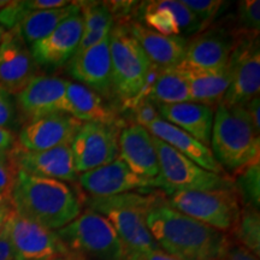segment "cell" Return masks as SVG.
<instances>
[{
	"label": "cell",
	"instance_id": "33",
	"mask_svg": "<svg viewBox=\"0 0 260 260\" xmlns=\"http://www.w3.org/2000/svg\"><path fill=\"white\" fill-rule=\"evenodd\" d=\"M181 3L193 14L205 29L218 15L224 2L219 0H181Z\"/></svg>",
	"mask_w": 260,
	"mask_h": 260
},
{
	"label": "cell",
	"instance_id": "45",
	"mask_svg": "<svg viewBox=\"0 0 260 260\" xmlns=\"http://www.w3.org/2000/svg\"><path fill=\"white\" fill-rule=\"evenodd\" d=\"M10 2H8V0H0V10H2L3 8H5L6 5L9 4Z\"/></svg>",
	"mask_w": 260,
	"mask_h": 260
},
{
	"label": "cell",
	"instance_id": "39",
	"mask_svg": "<svg viewBox=\"0 0 260 260\" xmlns=\"http://www.w3.org/2000/svg\"><path fill=\"white\" fill-rule=\"evenodd\" d=\"M125 260H178L161 249L146 252H125Z\"/></svg>",
	"mask_w": 260,
	"mask_h": 260
},
{
	"label": "cell",
	"instance_id": "42",
	"mask_svg": "<svg viewBox=\"0 0 260 260\" xmlns=\"http://www.w3.org/2000/svg\"><path fill=\"white\" fill-rule=\"evenodd\" d=\"M15 136L9 129L0 128V154H9L14 149Z\"/></svg>",
	"mask_w": 260,
	"mask_h": 260
},
{
	"label": "cell",
	"instance_id": "8",
	"mask_svg": "<svg viewBox=\"0 0 260 260\" xmlns=\"http://www.w3.org/2000/svg\"><path fill=\"white\" fill-rule=\"evenodd\" d=\"M153 142L158 155L159 184L168 197L176 191L210 190L234 187V182L230 178L200 168L154 136Z\"/></svg>",
	"mask_w": 260,
	"mask_h": 260
},
{
	"label": "cell",
	"instance_id": "41",
	"mask_svg": "<svg viewBox=\"0 0 260 260\" xmlns=\"http://www.w3.org/2000/svg\"><path fill=\"white\" fill-rule=\"evenodd\" d=\"M246 110L248 112L249 118L254 125L255 130L260 133V117H259V111H260V98L255 96L253 98L252 100H249L248 103L246 104Z\"/></svg>",
	"mask_w": 260,
	"mask_h": 260
},
{
	"label": "cell",
	"instance_id": "14",
	"mask_svg": "<svg viewBox=\"0 0 260 260\" xmlns=\"http://www.w3.org/2000/svg\"><path fill=\"white\" fill-rule=\"evenodd\" d=\"M83 34V18L81 12L64 19L42 40L30 46L35 63L44 67L58 68L69 63L76 54Z\"/></svg>",
	"mask_w": 260,
	"mask_h": 260
},
{
	"label": "cell",
	"instance_id": "27",
	"mask_svg": "<svg viewBox=\"0 0 260 260\" xmlns=\"http://www.w3.org/2000/svg\"><path fill=\"white\" fill-rule=\"evenodd\" d=\"M147 99L157 105L191 102L189 84L178 65L159 68L153 83L148 90Z\"/></svg>",
	"mask_w": 260,
	"mask_h": 260
},
{
	"label": "cell",
	"instance_id": "1",
	"mask_svg": "<svg viewBox=\"0 0 260 260\" xmlns=\"http://www.w3.org/2000/svg\"><path fill=\"white\" fill-rule=\"evenodd\" d=\"M146 220L159 249L178 260H219L230 243L226 234L181 213L158 197Z\"/></svg>",
	"mask_w": 260,
	"mask_h": 260
},
{
	"label": "cell",
	"instance_id": "34",
	"mask_svg": "<svg viewBox=\"0 0 260 260\" xmlns=\"http://www.w3.org/2000/svg\"><path fill=\"white\" fill-rule=\"evenodd\" d=\"M165 6L171 10L176 18L178 25H180L181 34H199L203 30V25L198 21V18L191 14L186 6L181 3V0H162Z\"/></svg>",
	"mask_w": 260,
	"mask_h": 260
},
{
	"label": "cell",
	"instance_id": "23",
	"mask_svg": "<svg viewBox=\"0 0 260 260\" xmlns=\"http://www.w3.org/2000/svg\"><path fill=\"white\" fill-rule=\"evenodd\" d=\"M158 109L164 121L182 129L209 147L216 109L195 102L158 105Z\"/></svg>",
	"mask_w": 260,
	"mask_h": 260
},
{
	"label": "cell",
	"instance_id": "22",
	"mask_svg": "<svg viewBox=\"0 0 260 260\" xmlns=\"http://www.w3.org/2000/svg\"><path fill=\"white\" fill-rule=\"evenodd\" d=\"M146 129L154 138L171 146L172 148L176 149L177 152H180L182 155H184L189 160L194 161L200 168L213 172V174L220 175V176H225V171L218 164V161L214 159L210 147L203 145L182 129L164 121L162 118L153 122Z\"/></svg>",
	"mask_w": 260,
	"mask_h": 260
},
{
	"label": "cell",
	"instance_id": "12",
	"mask_svg": "<svg viewBox=\"0 0 260 260\" xmlns=\"http://www.w3.org/2000/svg\"><path fill=\"white\" fill-rule=\"evenodd\" d=\"M79 180L83 190L90 198H109L130 193L134 189L160 188L158 178L139 176L130 170L119 157L110 164L83 172Z\"/></svg>",
	"mask_w": 260,
	"mask_h": 260
},
{
	"label": "cell",
	"instance_id": "44",
	"mask_svg": "<svg viewBox=\"0 0 260 260\" xmlns=\"http://www.w3.org/2000/svg\"><path fill=\"white\" fill-rule=\"evenodd\" d=\"M5 29L2 27V24H0V42H2V40H3V38H4V35H5Z\"/></svg>",
	"mask_w": 260,
	"mask_h": 260
},
{
	"label": "cell",
	"instance_id": "4",
	"mask_svg": "<svg viewBox=\"0 0 260 260\" xmlns=\"http://www.w3.org/2000/svg\"><path fill=\"white\" fill-rule=\"evenodd\" d=\"M154 198L138 193L90 198L89 210L100 213L112 224L125 252L155 251L159 247L146 220Z\"/></svg>",
	"mask_w": 260,
	"mask_h": 260
},
{
	"label": "cell",
	"instance_id": "3",
	"mask_svg": "<svg viewBox=\"0 0 260 260\" xmlns=\"http://www.w3.org/2000/svg\"><path fill=\"white\" fill-rule=\"evenodd\" d=\"M210 145L224 171L237 174L259 161L260 133L255 130L245 105L220 103L216 107Z\"/></svg>",
	"mask_w": 260,
	"mask_h": 260
},
{
	"label": "cell",
	"instance_id": "28",
	"mask_svg": "<svg viewBox=\"0 0 260 260\" xmlns=\"http://www.w3.org/2000/svg\"><path fill=\"white\" fill-rule=\"evenodd\" d=\"M140 8L142 10L146 27L168 37H180V25L171 10L165 6L162 0L142 3Z\"/></svg>",
	"mask_w": 260,
	"mask_h": 260
},
{
	"label": "cell",
	"instance_id": "40",
	"mask_svg": "<svg viewBox=\"0 0 260 260\" xmlns=\"http://www.w3.org/2000/svg\"><path fill=\"white\" fill-rule=\"evenodd\" d=\"M0 260H15L12 246L11 242H10L8 226L6 225L2 234H0Z\"/></svg>",
	"mask_w": 260,
	"mask_h": 260
},
{
	"label": "cell",
	"instance_id": "46",
	"mask_svg": "<svg viewBox=\"0 0 260 260\" xmlns=\"http://www.w3.org/2000/svg\"><path fill=\"white\" fill-rule=\"evenodd\" d=\"M6 201H8V199H5L4 197H2V195H0V207L3 206V205H4Z\"/></svg>",
	"mask_w": 260,
	"mask_h": 260
},
{
	"label": "cell",
	"instance_id": "24",
	"mask_svg": "<svg viewBox=\"0 0 260 260\" xmlns=\"http://www.w3.org/2000/svg\"><path fill=\"white\" fill-rule=\"evenodd\" d=\"M64 113L84 123L115 124V112L106 105L103 98L88 87L68 81Z\"/></svg>",
	"mask_w": 260,
	"mask_h": 260
},
{
	"label": "cell",
	"instance_id": "19",
	"mask_svg": "<svg viewBox=\"0 0 260 260\" xmlns=\"http://www.w3.org/2000/svg\"><path fill=\"white\" fill-rule=\"evenodd\" d=\"M236 40V34L217 29L199 32L187 41L182 63L198 70L224 69L229 65Z\"/></svg>",
	"mask_w": 260,
	"mask_h": 260
},
{
	"label": "cell",
	"instance_id": "29",
	"mask_svg": "<svg viewBox=\"0 0 260 260\" xmlns=\"http://www.w3.org/2000/svg\"><path fill=\"white\" fill-rule=\"evenodd\" d=\"M239 245L260 255V214L259 210L252 207H243L240 218L234 229Z\"/></svg>",
	"mask_w": 260,
	"mask_h": 260
},
{
	"label": "cell",
	"instance_id": "16",
	"mask_svg": "<svg viewBox=\"0 0 260 260\" xmlns=\"http://www.w3.org/2000/svg\"><path fill=\"white\" fill-rule=\"evenodd\" d=\"M71 77L98 94L112 93V69L110 54V37L71 58L68 63Z\"/></svg>",
	"mask_w": 260,
	"mask_h": 260
},
{
	"label": "cell",
	"instance_id": "9",
	"mask_svg": "<svg viewBox=\"0 0 260 260\" xmlns=\"http://www.w3.org/2000/svg\"><path fill=\"white\" fill-rule=\"evenodd\" d=\"M230 86L225 105H246L260 93L259 35H239L229 60Z\"/></svg>",
	"mask_w": 260,
	"mask_h": 260
},
{
	"label": "cell",
	"instance_id": "37",
	"mask_svg": "<svg viewBox=\"0 0 260 260\" xmlns=\"http://www.w3.org/2000/svg\"><path fill=\"white\" fill-rule=\"evenodd\" d=\"M16 104L11 94L0 88V128L9 129L16 119Z\"/></svg>",
	"mask_w": 260,
	"mask_h": 260
},
{
	"label": "cell",
	"instance_id": "2",
	"mask_svg": "<svg viewBox=\"0 0 260 260\" xmlns=\"http://www.w3.org/2000/svg\"><path fill=\"white\" fill-rule=\"evenodd\" d=\"M15 213L47 229L57 230L81 214L82 205L64 182L16 170L9 198Z\"/></svg>",
	"mask_w": 260,
	"mask_h": 260
},
{
	"label": "cell",
	"instance_id": "7",
	"mask_svg": "<svg viewBox=\"0 0 260 260\" xmlns=\"http://www.w3.org/2000/svg\"><path fill=\"white\" fill-rule=\"evenodd\" d=\"M168 198L175 210L224 234L235 229L241 213L235 187L176 191Z\"/></svg>",
	"mask_w": 260,
	"mask_h": 260
},
{
	"label": "cell",
	"instance_id": "6",
	"mask_svg": "<svg viewBox=\"0 0 260 260\" xmlns=\"http://www.w3.org/2000/svg\"><path fill=\"white\" fill-rule=\"evenodd\" d=\"M112 92L125 106L135 102L148 79L152 64L125 24L113 25L110 34Z\"/></svg>",
	"mask_w": 260,
	"mask_h": 260
},
{
	"label": "cell",
	"instance_id": "11",
	"mask_svg": "<svg viewBox=\"0 0 260 260\" xmlns=\"http://www.w3.org/2000/svg\"><path fill=\"white\" fill-rule=\"evenodd\" d=\"M118 138L115 124L82 123L70 145L77 174L115 161L119 157Z\"/></svg>",
	"mask_w": 260,
	"mask_h": 260
},
{
	"label": "cell",
	"instance_id": "35",
	"mask_svg": "<svg viewBox=\"0 0 260 260\" xmlns=\"http://www.w3.org/2000/svg\"><path fill=\"white\" fill-rule=\"evenodd\" d=\"M129 109H132L134 113L136 121L135 124L144 126V128H147L152 123L161 118L158 105L149 99L140 100L133 106H130Z\"/></svg>",
	"mask_w": 260,
	"mask_h": 260
},
{
	"label": "cell",
	"instance_id": "47",
	"mask_svg": "<svg viewBox=\"0 0 260 260\" xmlns=\"http://www.w3.org/2000/svg\"><path fill=\"white\" fill-rule=\"evenodd\" d=\"M60 260H70V259H60Z\"/></svg>",
	"mask_w": 260,
	"mask_h": 260
},
{
	"label": "cell",
	"instance_id": "26",
	"mask_svg": "<svg viewBox=\"0 0 260 260\" xmlns=\"http://www.w3.org/2000/svg\"><path fill=\"white\" fill-rule=\"evenodd\" d=\"M79 12V3L74 2L64 8L34 11L25 16L11 31L17 34L25 45L31 46L50 35L64 19Z\"/></svg>",
	"mask_w": 260,
	"mask_h": 260
},
{
	"label": "cell",
	"instance_id": "10",
	"mask_svg": "<svg viewBox=\"0 0 260 260\" xmlns=\"http://www.w3.org/2000/svg\"><path fill=\"white\" fill-rule=\"evenodd\" d=\"M6 226L15 260H60L70 256L56 232L22 218L15 211Z\"/></svg>",
	"mask_w": 260,
	"mask_h": 260
},
{
	"label": "cell",
	"instance_id": "36",
	"mask_svg": "<svg viewBox=\"0 0 260 260\" xmlns=\"http://www.w3.org/2000/svg\"><path fill=\"white\" fill-rule=\"evenodd\" d=\"M15 175L16 168L12 161L11 153L0 154V195L8 200L14 186Z\"/></svg>",
	"mask_w": 260,
	"mask_h": 260
},
{
	"label": "cell",
	"instance_id": "5",
	"mask_svg": "<svg viewBox=\"0 0 260 260\" xmlns=\"http://www.w3.org/2000/svg\"><path fill=\"white\" fill-rule=\"evenodd\" d=\"M56 233L69 255L83 260H125V248L112 224L95 211L86 210Z\"/></svg>",
	"mask_w": 260,
	"mask_h": 260
},
{
	"label": "cell",
	"instance_id": "43",
	"mask_svg": "<svg viewBox=\"0 0 260 260\" xmlns=\"http://www.w3.org/2000/svg\"><path fill=\"white\" fill-rule=\"evenodd\" d=\"M12 211H14V209H12L11 204H10L9 200L6 201L2 207H0V234H2L3 230H4L6 223H8L10 216H11Z\"/></svg>",
	"mask_w": 260,
	"mask_h": 260
},
{
	"label": "cell",
	"instance_id": "18",
	"mask_svg": "<svg viewBox=\"0 0 260 260\" xmlns=\"http://www.w3.org/2000/svg\"><path fill=\"white\" fill-rule=\"evenodd\" d=\"M68 81L37 75L17 94V105L29 121L53 113H64Z\"/></svg>",
	"mask_w": 260,
	"mask_h": 260
},
{
	"label": "cell",
	"instance_id": "32",
	"mask_svg": "<svg viewBox=\"0 0 260 260\" xmlns=\"http://www.w3.org/2000/svg\"><path fill=\"white\" fill-rule=\"evenodd\" d=\"M239 35H259L260 29V2L242 0L237 6Z\"/></svg>",
	"mask_w": 260,
	"mask_h": 260
},
{
	"label": "cell",
	"instance_id": "30",
	"mask_svg": "<svg viewBox=\"0 0 260 260\" xmlns=\"http://www.w3.org/2000/svg\"><path fill=\"white\" fill-rule=\"evenodd\" d=\"M236 193L245 206L259 210L260 206V161L248 165L237 172L235 180Z\"/></svg>",
	"mask_w": 260,
	"mask_h": 260
},
{
	"label": "cell",
	"instance_id": "25",
	"mask_svg": "<svg viewBox=\"0 0 260 260\" xmlns=\"http://www.w3.org/2000/svg\"><path fill=\"white\" fill-rule=\"evenodd\" d=\"M189 84L191 102L216 109L223 102L230 86L229 65L219 70L191 69L183 63L177 64Z\"/></svg>",
	"mask_w": 260,
	"mask_h": 260
},
{
	"label": "cell",
	"instance_id": "38",
	"mask_svg": "<svg viewBox=\"0 0 260 260\" xmlns=\"http://www.w3.org/2000/svg\"><path fill=\"white\" fill-rule=\"evenodd\" d=\"M219 260H259V256L241 245L230 242Z\"/></svg>",
	"mask_w": 260,
	"mask_h": 260
},
{
	"label": "cell",
	"instance_id": "21",
	"mask_svg": "<svg viewBox=\"0 0 260 260\" xmlns=\"http://www.w3.org/2000/svg\"><path fill=\"white\" fill-rule=\"evenodd\" d=\"M125 25L149 61L155 67L170 68L183 60L187 40L181 35L168 37L159 34L141 22H128Z\"/></svg>",
	"mask_w": 260,
	"mask_h": 260
},
{
	"label": "cell",
	"instance_id": "20",
	"mask_svg": "<svg viewBox=\"0 0 260 260\" xmlns=\"http://www.w3.org/2000/svg\"><path fill=\"white\" fill-rule=\"evenodd\" d=\"M119 158L134 174L145 178H158L159 164L153 136L139 124H130L119 133Z\"/></svg>",
	"mask_w": 260,
	"mask_h": 260
},
{
	"label": "cell",
	"instance_id": "17",
	"mask_svg": "<svg viewBox=\"0 0 260 260\" xmlns=\"http://www.w3.org/2000/svg\"><path fill=\"white\" fill-rule=\"evenodd\" d=\"M37 76V63L27 45L14 31L0 42V88L17 94Z\"/></svg>",
	"mask_w": 260,
	"mask_h": 260
},
{
	"label": "cell",
	"instance_id": "15",
	"mask_svg": "<svg viewBox=\"0 0 260 260\" xmlns=\"http://www.w3.org/2000/svg\"><path fill=\"white\" fill-rule=\"evenodd\" d=\"M16 170H21L34 176L52 178L60 182H71L77 177L73 152L70 145L59 146L46 151H24L15 147L11 152Z\"/></svg>",
	"mask_w": 260,
	"mask_h": 260
},
{
	"label": "cell",
	"instance_id": "13",
	"mask_svg": "<svg viewBox=\"0 0 260 260\" xmlns=\"http://www.w3.org/2000/svg\"><path fill=\"white\" fill-rule=\"evenodd\" d=\"M82 125L68 113H53L29 121L18 135V147L24 151H46L64 145H71Z\"/></svg>",
	"mask_w": 260,
	"mask_h": 260
},
{
	"label": "cell",
	"instance_id": "31",
	"mask_svg": "<svg viewBox=\"0 0 260 260\" xmlns=\"http://www.w3.org/2000/svg\"><path fill=\"white\" fill-rule=\"evenodd\" d=\"M80 12L83 18V34L100 30V29L113 27L112 14L106 3H79Z\"/></svg>",
	"mask_w": 260,
	"mask_h": 260
}]
</instances>
